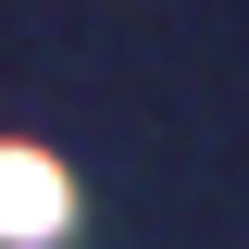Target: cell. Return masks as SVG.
<instances>
[{
  "instance_id": "obj_1",
  "label": "cell",
  "mask_w": 249,
  "mask_h": 249,
  "mask_svg": "<svg viewBox=\"0 0 249 249\" xmlns=\"http://www.w3.org/2000/svg\"><path fill=\"white\" fill-rule=\"evenodd\" d=\"M75 224V175L50 150H0V249H50Z\"/></svg>"
}]
</instances>
